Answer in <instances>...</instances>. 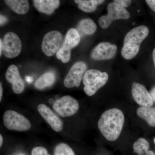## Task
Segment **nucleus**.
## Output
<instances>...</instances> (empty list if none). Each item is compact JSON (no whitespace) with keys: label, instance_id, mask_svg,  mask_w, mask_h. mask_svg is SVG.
<instances>
[{"label":"nucleus","instance_id":"5","mask_svg":"<svg viewBox=\"0 0 155 155\" xmlns=\"http://www.w3.org/2000/svg\"><path fill=\"white\" fill-rule=\"evenodd\" d=\"M107 9V15L101 16L98 19L100 26L104 29L107 28L114 20L127 19L130 17V14L128 11L115 2L109 3Z\"/></svg>","mask_w":155,"mask_h":155},{"label":"nucleus","instance_id":"11","mask_svg":"<svg viewBox=\"0 0 155 155\" xmlns=\"http://www.w3.org/2000/svg\"><path fill=\"white\" fill-rule=\"evenodd\" d=\"M131 94L134 101L141 107H152L153 105L154 101L150 93L142 84L134 82Z\"/></svg>","mask_w":155,"mask_h":155},{"label":"nucleus","instance_id":"10","mask_svg":"<svg viewBox=\"0 0 155 155\" xmlns=\"http://www.w3.org/2000/svg\"><path fill=\"white\" fill-rule=\"evenodd\" d=\"M117 50L116 45L107 42H101L92 50L91 57L97 61L109 60L115 57Z\"/></svg>","mask_w":155,"mask_h":155},{"label":"nucleus","instance_id":"19","mask_svg":"<svg viewBox=\"0 0 155 155\" xmlns=\"http://www.w3.org/2000/svg\"><path fill=\"white\" fill-rule=\"evenodd\" d=\"M78 31L81 35H91L96 31L97 26L92 19L87 18L81 19L78 25Z\"/></svg>","mask_w":155,"mask_h":155},{"label":"nucleus","instance_id":"30","mask_svg":"<svg viewBox=\"0 0 155 155\" xmlns=\"http://www.w3.org/2000/svg\"><path fill=\"white\" fill-rule=\"evenodd\" d=\"M153 61L155 67V48L154 49L153 52Z\"/></svg>","mask_w":155,"mask_h":155},{"label":"nucleus","instance_id":"12","mask_svg":"<svg viewBox=\"0 0 155 155\" xmlns=\"http://www.w3.org/2000/svg\"><path fill=\"white\" fill-rule=\"evenodd\" d=\"M38 111L53 130L56 132H60L63 129V121L57 114L53 112L49 107L44 104L38 106Z\"/></svg>","mask_w":155,"mask_h":155},{"label":"nucleus","instance_id":"34","mask_svg":"<svg viewBox=\"0 0 155 155\" xmlns=\"http://www.w3.org/2000/svg\"></svg>","mask_w":155,"mask_h":155},{"label":"nucleus","instance_id":"13","mask_svg":"<svg viewBox=\"0 0 155 155\" xmlns=\"http://www.w3.org/2000/svg\"><path fill=\"white\" fill-rule=\"evenodd\" d=\"M5 78L7 81L11 84L15 94L22 93L25 88V83L20 76L17 66L14 64L9 66L6 72Z\"/></svg>","mask_w":155,"mask_h":155},{"label":"nucleus","instance_id":"29","mask_svg":"<svg viewBox=\"0 0 155 155\" xmlns=\"http://www.w3.org/2000/svg\"><path fill=\"white\" fill-rule=\"evenodd\" d=\"M2 40L0 39V56H2Z\"/></svg>","mask_w":155,"mask_h":155},{"label":"nucleus","instance_id":"22","mask_svg":"<svg viewBox=\"0 0 155 155\" xmlns=\"http://www.w3.org/2000/svg\"><path fill=\"white\" fill-rule=\"evenodd\" d=\"M54 155H75L72 149L65 143L57 145L54 151Z\"/></svg>","mask_w":155,"mask_h":155},{"label":"nucleus","instance_id":"28","mask_svg":"<svg viewBox=\"0 0 155 155\" xmlns=\"http://www.w3.org/2000/svg\"><path fill=\"white\" fill-rule=\"evenodd\" d=\"M3 93L2 84V82H1V83H0V101H2V98Z\"/></svg>","mask_w":155,"mask_h":155},{"label":"nucleus","instance_id":"25","mask_svg":"<svg viewBox=\"0 0 155 155\" xmlns=\"http://www.w3.org/2000/svg\"><path fill=\"white\" fill-rule=\"evenodd\" d=\"M114 2L125 8L130 5L131 1L130 0H115Z\"/></svg>","mask_w":155,"mask_h":155},{"label":"nucleus","instance_id":"16","mask_svg":"<svg viewBox=\"0 0 155 155\" xmlns=\"http://www.w3.org/2000/svg\"><path fill=\"white\" fill-rule=\"evenodd\" d=\"M5 3L15 13L19 14H26L29 9L27 0H6Z\"/></svg>","mask_w":155,"mask_h":155},{"label":"nucleus","instance_id":"32","mask_svg":"<svg viewBox=\"0 0 155 155\" xmlns=\"http://www.w3.org/2000/svg\"><path fill=\"white\" fill-rule=\"evenodd\" d=\"M153 141H154V143L155 144V137Z\"/></svg>","mask_w":155,"mask_h":155},{"label":"nucleus","instance_id":"4","mask_svg":"<svg viewBox=\"0 0 155 155\" xmlns=\"http://www.w3.org/2000/svg\"><path fill=\"white\" fill-rule=\"evenodd\" d=\"M3 122L6 128L10 130L25 131L31 127L30 122L25 116L11 110L4 113Z\"/></svg>","mask_w":155,"mask_h":155},{"label":"nucleus","instance_id":"20","mask_svg":"<svg viewBox=\"0 0 155 155\" xmlns=\"http://www.w3.org/2000/svg\"><path fill=\"white\" fill-rule=\"evenodd\" d=\"M150 143L146 139L140 138L134 143L133 149L134 153L138 155H154L152 150H149Z\"/></svg>","mask_w":155,"mask_h":155},{"label":"nucleus","instance_id":"3","mask_svg":"<svg viewBox=\"0 0 155 155\" xmlns=\"http://www.w3.org/2000/svg\"><path fill=\"white\" fill-rule=\"evenodd\" d=\"M109 75L106 72H102L97 69L87 70L83 78L84 92L89 96L94 95L107 83Z\"/></svg>","mask_w":155,"mask_h":155},{"label":"nucleus","instance_id":"17","mask_svg":"<svg viewBox=\"0 0 155 155\" xmlns=\"http://www.w3.org/2000/svg\"><path fill=\"white\" fill-rule=\"evenodd\" d=\"M81 36L78 31L75 28H71L67 31L62 45L71 50L79 44Z\"/></svg>","mask_w":155,"mask_h":155},{"label":"nucleus","instance_id":"6","mask_svg":"<svg viewBox=\"0 0 155 155\" xmlns=\"http://www.w3.org/2000/svg\"><path fill=\"white\" fill-rule=\"evenodd\" d=\"M53 108L61 117H70L77 113L79 104L73 97L66 95L56 100L53 104Z\"/></svg>","mask_w":155,"mask_h":155},{"label":"nucleus","instance_id":"2","mask_svg":"<svg viewBox=\"0 0 155 155\" xmlns=\"http://www.w3.org/2000/svg\"><path fill=\"white\" fill-rule=\"evenodd\" d=\"M149 33L145 25H140L133 28L125 35L121 51L123 58L127 60L134 58L139 51L140 45Z\"/></svg>","mask_w":155,"mask_h":155},{"label":"nucleus","instance_id":"21","mask_svg":"<svg viewBox=\"0 0 155 155\" xmlns=\"http://www.w3.org/2000/svg\"><path fill=\"white\" fill-rule=\"evenodd\" d=\"M78 8L86 13H91L97 9V7L104 2L103 0H75Z\"/></svg>","mask_w":155,"mask_h":155},{"label":"nucleus","instance_id":"1","mask_svg":"<svg viewBox=\"0 0 155 155\" xmlns=\"http://www.w3.org/2000/svg\"><path fill=\"white\" fill-rule=\"evenodd\" d=\"M125 122L123 112L117 108L104 112L98 122V127L102 135L110 141L116 140L122 132Z\"/></svg>","mask_w":155,"mask_h":155},{"label":"nucleus","instance_id":"27","mask_svg":"<svg viewBox=\"0 0 155 155\" xmlns=\"http://www.w3.org/2000/svg\"><path fill=\"white\" fill-rule=\"evenodd\" d=\"M150 93V94L154 102H155V87L152 88Z\"/></svg>","mask_w":155,"mask_h":155},{"label":"nucleus","instance_id":"8","mask_svg":"<svg viewBox=\"0 0 155 155\" xmlns=\"http://www.w3.org/2000/svg\"><path fill=\"white\" fill-rule=\"evenodd\" d=\"M21 40L16 34L9 32L5 34L2 40V53L6 58L17 57L22 50Z\"/></svg>","mask_w":155,"mask_h":155},{"label":"nucleus","instance_id":"33","mask_svg":"<svg viewBox=\"0 0 155 155\" xmlns=\"http://www.w3.org/2000/svg\"></svg>","mask_w":155,"mask_h":155},{"label":"nucleus","instance_id":"15","mask_svg":"<svg viewBox=\"0 0 155 155\" xmlns=\"http://www.w3.org/2000/svg\"><path fill=\"white\" fill-rule=\"evenodd\" d=\"M137 114L150 126L155 127V107H140L137 109Z\"/></svg>","mask_w":155,"mask_h":155},{"label":"nucleus","instance_id":"23","mask_svg":"<svg viewBox=\"0 0 155 155\" xmlns=\"http://www.w3.org/2000/svg\"><path fill=\"white\" fill-rule=\"evenodd\" d=\"M57 58L61 60L63 63H67L71 59V50L65 47L63 45L56 53Z\"/></svg>","mask_w":155,"mask_h":155},{"label":"nucleus","instance_id":"14","mask_svg":"<svg viewBox=\"0 0 155 155\" xmlns=\"http://www.w3.org/2000/svg\"><path fill=\"white\" fill-rule=\"evenodd\" d=\"M34 6L40 13L51 15L60 5L59 0H34Z\"/></svg>","mask_w":155,"mask_h":155},{"label":"nucleus","instance_id":"26","mask_svg":"<svg viewBox=\"0 0 155 155\" xmlns=\"http://www.w3.org/2000/svg\"><path fill=\"white\" fill-rule=\"evenodd\" d=\"M146 2L150 9L155 12V0H147Z\"/></svg>","mask_w":155,"mask_h":155},{"label":"nucleus","instance_id":"7","mask_svg":"<svg viewBox=\"0 0 155 155\" xmlns=\"http://www.w3.org/2000/svg\"><path fill=\"white\" fill-rule=\"evenodd\" d=\"M63 35L58 31H50L45 35L41 44L43 52L48 57H51L57 53L62 46Z\"/></svg>","mask_w":155,"mask_h":155},{"label":"nucleus","instance_id":"31","mask_svg":"<svg viewBox=\"0 0 155 155\" xmlns=\"http://www.w3.org/2000/svg\"><path fill=\"white\" fill-rule=\"evenodd\" d=\"M3 142V137L2 134L0 135V147H2Z\"/></svg>","mask_w":155,"mask_h":155},{"label":"nucleus","instance_id":"9","mask_svg":"<svg viewBox=\"0 0 155 155\" xmlns=\"http://www.w3.org/2000/svg\"><path fill=\"white\" fill-rule=\"evenodd\" d=\"M87 66L83 61L75 63L70 68L64 80V85L67 88L78 87L84 73L87 71Z\"/></svg>","mask_w":155,"mask_h":155},{"label":"nucleus","instance_id":"18","mask_svg":"<svg viewBox=\"0 0 155 155\" xmlns=\"http://www.w3.org/2000/svg\"><path fill=\"white\" fill-rule=\"evenodd\" d=\"M55 80L54 73L51 72H46L38 78L35 83V87L37 89L43 90L52 86Z\"/></svg>","mask_w":155,"mask_h":155},{"label":"nucleus","instance_id":"24","mask_svg":"<svg viewBox=\"0 0 155 155\" xmlns=\"http://www.w3.org/2000/svg\"><path fill=\"white\" fill-rule=\"evenodd\" d=\"M31 155H50L47 150L42 147H37L34 148L31 151Z\"/></svg>","mask_w":155,"mask_h":155}]
</instances>
